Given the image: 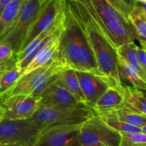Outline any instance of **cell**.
<instances>
[{
    "mask_svg": "<svg viewBox=\"0 0 146 146\" xmlns=\"http://www.w3.org/2000/svg\"><path fill=\"white\" fill-rule=\"evenodd\" d=\"M121 140V133L98 115L87 119L80 127L81 146H120Z\"/></svg>",
    "mask_w": 146,
    "mask_h": 146,
    "instance_id": "obj_6",
    "label": "cell"
},
{
    "mask_svg": "<svg viewBox=\"0 0 146 146\" xmlns=\"http://www.w3.org/2000/svg\"><path fill=\"white\" fill-rule=\"evenodd\" d=\"M64 68L91 73L103 76L80 23L66 1L64 17L59 36L57 57Z\"/></svg>",
    "mask_w": 146,
    "mask_h": 146,
    "instance_id": "obj_1",
    "label": "cell"
},
{
    "mask_svg": "<svg viewBox=\"0 0 146 146\" xmlns=\"http://www.w3.org/2000/svg\"><path fill=\"white\" fill-rule=\"evenodd\" d=\"M65 2L66 0H46L42 9L29 29L19 52L40 33L48 28L54 22L62 10Z\"/></svg>",
    "mask_w": 146,
    "mask_h": 146,
    "instance_id": "obj_11",
    "label": "cell"
},
{
    "mask_svg": "<svg viewBox=\"0 0 146 146\" xmlns=\"http://www.w3.org/2000/svg\"><path fill=\"white\" fill-rule=\"evenodd\" d=\"M64 68L58 58L23 75L12 87L0 96V98L23 94L40 97L47 86L58 76Z\"/></svg>",
    "mask_w": 146,
    "mask_h": 146,
    "instance_id": "obj_4",
    "label": "cell"
},
{
    "mask_svg": "<svg viewBox=\"0 0 146 146\" xmlns=\"http://www.w3.org/2000/svg\"><path fill=\"white\" fill-rule=\"evenodd\" d=\"M83 1L85 2L94 19L102 29L115 48L126 43L134 42L135 33L133 28L130 23L125 24L101 18L95 11L89 0Z\"/></svg>",
    "mask_w": 146,
    "mask_h": 146,
    "instance_id": "obj_10",
    "label": "cell"
},
{
    "mask_svg": "<svg viewBox=\"0 0 146 146\" xmlns=\"http://www.w3.org/2000/svg\"><path fill=\"white\" fill-rule=\"evenodd\" d=\"M76 74L85 97V104L93 108L108 87L112 86L104 76L84 71H76Z\"/></svg>",
    "mask_w": 146,
    "mask_h": 146,
    "instance_id": "obj_13",
    "label": "cell"
},
{
    "mask_svg": "<svg viewBox=\"0 0 146 146\" xmlns=\"http://www.w3.org/2000/svg\"><path fill=\"white\" fill-rule=\"evenodd\" d=\"M122 1H123L125 4H126L128 7H131V8H133V7L135 5V3H137L135 2V1H134L133 0H122Z\"/></svg>",
    "mask_w": 146,
    "mask_h": 146,
    "instance_id": "obj_31",
    "label": "cell"
},
{
    "mask_svg": "<svg viewBox=\"0 0 146 146\" xmlns=\"http://www.w3.org/2000/svg\"><path fill=\"white\" fill-rule=\"evenodd\" d=\"M121 140L120 146H138L146 144V134L141 132L120 133Z\"/></svg>",
    "mask_w": 146,
    "mask_h": 146,
    "instance_id": "obj_27",
    "label": "cell"
},
{
    "mask_svg": "<svg viewBox=\"0 0 146 146\" xmlns=\"http://www.w3.org/2000/svg\"><path fill=\"white\" fill-rule=\"evenodd\" d=\"M0 146H27V145H19V144H9V145H2Z\"/></svg>",
    "mask_w": 146,
    "mask_h": 146,
    "instance_id": "obj_32",
    "label": "cell"
},
{
    "mask_svg": "<svg viewBox=\"0 0 146 146\" xmlns=\"http://www.w3.org/2000/svg\"><path fill=\"white\" fill-rule=\"evenodd\" d=\"M11 0H0V15Z\"/></svg>",
    "mask_w": 146,
    "mask_h": 146,
    "instance_id": "obj_30",
    "label": "cell"
},
{
    "mask_svg": "<svg viewBox=\"0 0 146 146\" xmlns=\"http://www.w3.org/2000/svg\"><path fill=\"white\" fill-rule=\"evenodd\" d=\"M135 33V39L141 44V47L146 49V10L145 4L135 3L128 17Z\"/></svg>",
    "mask_w": 146,
    "mask_h": 146,
    "instance_id": "obj_17",
    "label": "cell"
},
{
    "mask_svg": "<svg viewBox=\"0 0 146 146\" xmlns=\"http://www.w3.org/2000/svg\"><path fill=\"white\" fill-rule=\"evenodd\" d=\"M3 119L2 118V113H1V109H0V121H1V120Z\"/></svg>",
    "mask_w": 146,
    "mask_h": 146,
    "instance_id": "obj_34",
    "label": "cell"
},
{
    "mask_svg": "<svg viewBox=\"0 0 146 146\" xmlns=\"http://www.w3.org/2000/svg\"><path fill=\"white\" fill-rule=\"evenodd\" d=\"M39 133L30 119L0 121V145L19 144L31 146Z\"/></svg>",
    "mask_w": 146,
    "mask_h": 146,
    "instance_id": "obj_7",
    "label": "cell"
},
{
    "mask_svg": "<svg viewBox=\"0 0 146 146\" xmlns=\"http://www.w3.org/2000/svg\"><path fill=\"white\" fill-rule=\"evenodd\" d=\"M112 112L122 122L141 128H146V115H141L123 108H118Z\"/></svg>",
    "mask_w": 146,
    "mask_h": 146,
    "instance_id": "obj_25",
    "label": "cell"
},
{
    "mask_svg": "<svg viewBox=\"0 0 146 146\" xmlns=\"http://www.w3.org/2000/svg\"><path fill=\"white\" fill-rule=\"evenodd\" d=\"M41 106V98L30 95L10 96L0 98L3 119H29Z\"/></svg>",
    "mask_w": 146,
    "mask_h": 146,
    "instance_id": "obj_8",
    "label": "cell"
},
{
    "mask_svg": "<svg viewBox=\"0 0 146 146\" xmlns=\"http://www.w3.org/2000/svg\"><path fill=\"white\" fill-rule=\"evenodd\" d=\"M120 86L121 85L117 87H108L106 92L101 96L92 108L96 115L112 112L121 108L123 101V96Z\"/></svg>",
    "mask_w": 146,
    "mask_h": 146,
    "instance_id": "obj_15",
    "label": "cell"
},
{
    "mask_svg": "<svg viewBox=\"0 0 146 146\" xmlns=\"http://www.w3.org/2000/svg\"><path fill=\"white\" fill-rule=\"evenodd\" d=\"M136 52L140 64L142 68L146 71V49L137 46Z\"/></svg>",
    "mask_w": 146,
    "mask_h": 146,
    "instance_id": "obj_29",
    "label": "cell"
},
{
    "mask_svg": "<svg viewBox=\"0 0 146 146\" xmlns=\"http://www.w3.org/2000/svg\"><path fill=\"white\" fill-rule=\"evenodd\" d=\"M89 1H91L98 15L101 18L110 21L125 23V24L130 23L106 0H89Z\"/></svg>",
    "mask_w": 146,
    "mask_h": 146,
    "instance_id": "obj_22",
    "label": "cell"
},
{
    "mask_svg": "<svg viewBox=\"0 0 146 146\" xmlns=\"http://www.w3.org/2000/svg\"><path fill=\"white\" fill-rule=\"evenodd\" d=\"M134 1L138 3H141V4H145L146 0H133Z\"/></svg>",
    "mask_w": 146,
    "mask_h": 146,
    "instance_id": "obj_33",
    "label": "cell"
},
{
    "mask_svg": "<svg viewBox=\"0 0 146 146\" xmlns=\"http://www.w3.org/2000/svg\"><path fill=\"white\" fill-rule=\"evenodd\" d=\"M120 88L123 96V101L121 108L146 115L145 91L137 89L128 85H121Z\"/></svg>",
    "mask_w": 146,
    "mask_h": 146,
    "instance_id": "obj_14",
    "label": "cell"
},
{
    "mask_svg": "<svg viewBox=\"0 0 146 146\" xmlns=\"http://www.w3.org/2000/svg\"><path fill=\"white\" fill-rule=\"evenodd\" d=\"M60 34H61V30L58 34H56L53 37L52 39L47 44V45L41 51H40L37 54V55L33 58L32 61L27 65L25 69L23 71L21 76L30 73L31 71L43 66L52 61L53 60L57 58Z\"/></svg>",
    "mask_w": 146,
    "mask_h": 146,
    "instance_id": "obj_16",
    "label": "cell"
},
{
    "mask_svg": "<svg viewBox=\"0 0 146 146\" xmlns=\"http://www.w3.org/2000/svg\"><path fill=\"white\" fill-rule=\"evenodd\" d=\"M59 78L64 86L72 93L81 103L85 104V97L81 90L76 71L65 68L59 74Z\"/></svg>",
    "mask_w": 146,
    "mask_h": 146,
    "instance_id": "obj_20",
    "label": "cell"
},
{
    "mask_svg": "<svg viewBox=\"0 0 146 146\" xmlns=\"http://www.w3.org/2000/svg\"><path fill=\"white\" fill-rule=\"evenodd\" d=\"M118 73L121 84L127 82L131 84V86L137 89L146 90V79L119 56H118Z\"/></svg>",
    "mask_w": 146,
    "mask_h": 146,
    "instance_id": "obj_18",
    "label": "cell"
},
{
    "mask_svg": "<svg viewBox=\"0 0 146 146\" xmlns=\"http://www.w3.org/2000/svg\"><path fill=\"white\" fill-rule=\"evenodd\" d=\"M136 46L137 45L134 42L124 44L116 48L117 54L128 64L135 68L141 76L146 79V71L142 68L138 61Z\"/></svg>",
    "mask_w": 146,
    "mask_h": 146,
    "instance_id": "obj_21",
    "label": "cell"
},
{
    "mask_svg": "<svg viewBox=\"0 0 146 146\" xmlns=\"http://www.w3.org/2000/svg\"><path fill=\"white\" fill-rule=\"evenodd\" d=\"M94 115L96 114L94 110L86 104L68 108L41 105L29 119L40 131L51 127L78 125Z\"/></svg>",
    "mask_w": 146,
    "mask_h": 146,
    "instance_id": "obj_3",
    "label": "cell"
},
{
    "mask_svg": "<svg viewBox=\"0 0 146 146\" xmlns=\"http://www.w3.org/2000/svg\"><path fill=\"white\" fill-rule=\"evenodd\" d=\"M101 117V119L111 128H113L114 130L117 131L119 133L125 132V133H135L141 132L146 134V128H141L139 127L134 126V125H130L126 123L122 122L119 121L115 116V114L113 112L106 113L102 114V115H98Z\"/></svg>",
    "mask_w": 146,
    "mask_h": 146,
    "instance_id": "obj_23",
    "label": "cell"
},
{
    "mask_svg": "<svg viewBox=\"0 0 146 146\" xmlns=\"http://www.w3.org/2000/svg\"><path fill=\"white\" fill-rule=\"evenodd\" d=\"M66 4L86 35L101 75L112 86L121 85L118 73L116 48L94 19L83 0H66Z\"/></svg>",
    "mask_w": 146,
    "mask_h": 146,
    "instance_id": "obj_2",
    "label": "cell"
},
{
    "mask_svg": "<svg viewBox=\"0 0 146 146\" xmlns=\"http://www.w3.org/2000/svg\"><path fill=\"white\" fill-rule=\"evenodd\" d=\"M23 1L24 0H11L0 15V41L14 26Z\"/></svg>",
    "mask_w": 146,
    "mask_h": 146,
    "instance_id": "obj_19",
    "label": "cell"
},
{
    "mask_svg": "<svg viewBox=\"0 0 146 146\" xmlns=\"http://www.w3.org/2000/svg\"><path fill=\"white\" fill-rule=\"evenodd\" d=\"M16 66V59L9 43H0V70Z\"/></svg>",
    "mask_w": 146,
    "mask_h": 146,
    "instance_id": "obj_26",
    "label": "cell"
},
{
    "mask_svg": "<svg viewBox=\"0 0 146 146\" xmlns=\"http://www.w3.org/2000/svg\"><path fill=\"white\" fill-rule=\"evenodd\" d=\"M81 124L51 127L41 130L31 146H81Z\"/></svg>",
    "mask_w": 146,
    "mask_h": 146,
    "instance_id": "obj_9",
    "label": "cell"
},
{
    "mask_svg": "<svg viewBox=\"0 0 146 146\" xmlns=\"http://www.w3.org/2000/svg\"><path fill=\"white\" fill-rule=\"evenodd\" d=\"M41 105L51 108H68L78 106L81 103L61 83L59 75L47 86L40 96Z\"/></svg>",
    "mask_w": 146,
    "mask_h": 146,
    "instance_id": "obj_12",
    "label": "cell"
},
{
    "mask_svg": "<svg viewBox=\"0 0 146 146\" xmlns=\"http://www.w3.org/2000/svg\"><path fill=\"white\" fill-rule=\"evenodd\" d=\"M46 0H24L14 26L0 43H9L14 56L19 52L29 29L42 9Z\"/></svg>",
    "mask_w": 146,
    "mask_h": 146,
    "instance_id": "obj_5",
    "label": "cell"
},
{
    "mask_svg": "<svg viewBox=\"0 0 146 146\" xmlns=\"http://www.w3.org/2000/svg\"><path fill=\"white\" fill-rule=\"evenodd\" d=\"M22 70L15 66L0 70V96L8 91L21 76Z\"/></svg>",
    "mask_w": 146,
    "mask_h": 146,
    "instance_id": "obj_24",
    "label": "cell"
},
{
    "mask_svg": "<svg viewBox=\"0 0 146 146\" xmlns=\"http://www.w3.org/2000/svg\"><path fill=\"white\" fill-rule=\"evenodd\" d=\"M111 5H112L115 9L119 11L124 17L125 19L128 20V17L131 9L126 4L123 2L122 0H106Z\"/></svg>",
    "mask_w": 146,
    "mask_h": 146,
    "instance_id": "obj_28",
    "label": "cell"
},
{
    "mask_svg": "<svg viewBox=\"0 0 146 146\" xmlns=\"http://www.w3.org/2000/svg\"><path fill=\"white\" fill-rule=\"evenodd\" d=\"M138 146H146V144H145V145H138Z\"/></svg>",
    "mask_w": 146,
    "mask_h": 146,
    "instance_id": "obj_35",
    "label": "cell"
}]
</instances>
